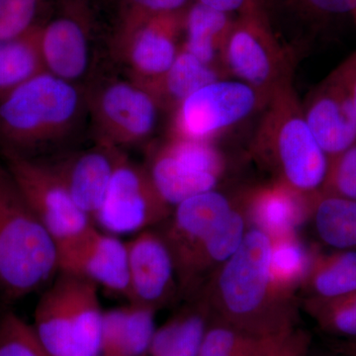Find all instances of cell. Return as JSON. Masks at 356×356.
<instances>
[{
	"label": "cell",
	"mask_w": 356,
	"mask_h": 356,
	"mask_svg": "<svg viewBox=\"0 0 356 356\" xmlns=\"http://www.w3.org/2000/svg\"><path fill=\"white\" fill-rule=\"evenodd\" d=\"M270 252V238L248 229L238 250L195 295L207 303L215 318L241 331L266 337L292 331L298 323V307L295 299L274 288Z\"/></svg>",
	"instance_id": "6da1fadb"
},
{
	"label": "cell",
	"mask_w": 356,
	"mask_h": 356,
	"mask_svg": "<svg viewBox=\"0 0 356 356\" xmlns=\"http://www.w3.org/2000/svg\"><path fill=\"white\" fill-rule=\"evenodd\" d=\"M252 153L295 191L314 197L324 186L330 159L311 132L293 81L277 89L264 107Z\"/></svg>",
	"instance_id": "7a4b0ae2"
},
{
	"label": "cell",
	"mask_w": 356,
	"mask_h": 356,
	"mask_svg": "<svg viewBox=\"0 0 356 356\" xmlns=\"http://www.w3.org/2000/svg\"><path fill=\"white\" fill-rule=\"evenodd\" d=\"M86 95L74 83L44 72L0 95L2 154L29 152L62 140L76 125Z\"/></svg>",
	"instance_id": "3957f363"
},
{
	"label": "cell",
	"mask_w": 356,
	"mask_h": 356,
	"mask_svg": "<svg viewBox=\"0 0 356 356\" xmlns=\"http://www.w3.org/2000/svg\"><path fill=\"white\" fill-rule=\"evenodd\" d=\"M58 273L57 242L0 163V295L17 301Z\"/></svg>",
	"instance_id": "277c9868"
},
{
	"label": "cell",
	"mask_w": 356,
	"mask_h": 356,
	"mask_svg": "<svg viewBox=\"0 0 356 356\" xmlns=\"http://www.w3.org/2000/svg\"><path fill=\"white\" fill-rule=\"evenodd\" d=\"M103 314L97 285L58 271L40 297L32 327L51 356H99Z\"/></svg>",
	"instance_id": "5b68a950"
},
{
	"label": "cell",
	"mask_w": 356,
	"mask_h": 356,
	"mask_svg": "<svg viewBox=\"0 0 356 356\" xmlns=\"http://www.w3.org/2000/svg\"><path fill=\"white\" fill-rule=\"evenodd\" d=\"M220 60L227 76L254 88L266 103L293 81L291 55L281 44L270 14L264 11L236 16Z\"/></svg>",
	"instance_id": "8992f818"
},
{
	"label": "cell",
	"mask_w": 356,
	"mask_h": 356,
	"mask_svg": "<svg viewBox=\"0 0 356 356\" xmlns=\"http://www.w3.org/2000/svg\"><path fill=\"white\" fill-rule=\"evenodd\" d=\"M266 102L248 84L227 77L199 88L172 111L170 138L213 142Z\"/></svg>",
	"instance_id": "52a82bcc"
},
{
	"label": "cell",
	"mask_w": 356,
	"mask_h": 356,
	"mask_svg": "<svg viewBox=\"0 0 356 356\" xmlns=\"http://www.w3.org/2000/svg\"><path fill=\"white\" fill-rule=\"evenodd\" d=\"M86 100L97 143L119 149L149 139L161 110L153 95L132 79L105 81Z\"/></svg>",
	"instance_id": "ba28073f"
},
{
	"label": "cell",
	"mask_w": 356,
	"mask_h": 356,
	"mask_svg": "<svg viewBox=\"0 0 356 356\" xmlns=\"http://www.w3.org/2000/svg\"><path fill=\"white\" fill-rule=\"evenodd\" d=\"M172 209L159 195L146 165L134 163L122 153L92 222L112 235H136L163 224Z\"/></svg>",
	"instance_id": "9c48e42d"
},
{
	"label": "cell",
	"mask_w": 356,
	"mask_h": 356,
	"mask_svg": "<svg viewBox=\"0 0 356 356\" xmlns=\"http://www.w3.org/2000/svg\"><path fill=\"white\" fill-rule=\"evenodd\" d=\"M3 158L25 200L57 245L76 238L95 225L74 202L51 163L15 154H3Z\"/></svg>",
	"instance_id": "30bf717a"
},
{
	"label": "cell",
	"mask_w": 356,
	"mask_h": 356,
	"mask_svg": "<svg viewBox=\"0 0 356 356\" xmlns=\"http://www.w3.org/2000/svg\"><path fill=\"white\" fill-rule=\"evenodd\" d=\"M58 271L91 281L111 294L127 299V243L91 226L81 235L58 245Z\"/></svg>",
	"instance_id": "8fae6325"
},
{
	"label": "cell",
	"mask_w": 356,
	"mask_h": 356,
	"mask_svg": "<svg viewBox=\"0 0 356 356\" xmlns=\"http://www.w3.org/2000/svg\"><path fill=\"white\" fill-rule=\"evenodd\" d=\"M127 247L128 303L156 312L168 306L179 293V285L175 259L161 232H140Z\"/></svg>",
	"instance_id": "7c38bea8"
},
{
	"label": "cell",
	"mask_w": 356,
	"mask_h": 356,
	"mask_svg": "<svg viewBox=\"0 0 356 356\" xmlns=\"http://www.w3.org/2000/svg\"><path fill=\"white\" fill-rule=\"evenodd\" d=\"M90 14L86 0H67L64 8L40 25L39 41L47 72L74 83L90 62Z\"/></svg>",
	"instance_id": "4fadbf2b"
},
{
	"label": "cell",
	"mask_w": 356,
	"mask_h": 356,
	"mask_svg": "<svg viewBox=\"0 0 356 356\" xmlns=\"http://www.w3.org/2000/svg\"><path fill=\"white\" fill-rule=\"evenodd\" d=\"M185 13L159 16L113 40L115 53L127 65L132 81L151 83L172 67L181 49L178 39L184 32Z\"/></svg>",
	"instance_id": "5bb4252c"
},
{
	"label": "cell",
	"mask_w": 356,
	"mask_h": 356,
	"mask_svg": "<svg viewBox=\"0 0 356 356\" xmlns=\"http://www.w3.org/2000/svg\"><path fill=\"white\" fill-rule=\"evenodd\" d=\"M235 206V201L215 189L186 199L173 207L172 214L159 231L175 259L177 280L198 248L226 220Z\"/></svg>",
	"instance_id": "9a60e30c"
},
{
	"label": "cell",
	"mask_w": 356,
	"mask_h": 356,
	"mask_svg": "<svg viewBox=\"0 0 356 356\" xmlns=\"http://www.w3.org/2000/svg\"><path fill=\"white\" fill-rule=\"evenodd\" d=\"M314 137L331 159L356 143V118L350 92L334 69L302 103Z\"/></svg>",
	"instance_id": "2e32d148"
},
{
	"label": "cell",
	"mask_w": 356,
	"mask_h": 356,
	"mask_svg": "<svg viewBox=\"0 0 356 356\" xmlns=\"http://www.w3.org/2000/svg\"><path fill=\"white\" fill-rule=\"evenodd\" d=\"M315 197V196H314ZM289 185L274 179L252 187L240 199L250 228L264 232L270 238L298 233L311 216L312 201Z\"/></svg>",
	"instance_id": "e0dca14e"
},
{
	"label": "cell",
	"mask_w": 356,
	"mask_h": 356,
	"mask_svg": "<svg viewBox=\"0 0 356 356\" xmlns=\"http://www.w3.org/2000/svg\"><path fill=\"white\" fill-rule=\"evenodd\" d=\"M122 153L97 143L92 149L51 163L74 202L91 220L103 202Z\"/></svg>",
	"instance_id": "ac0fdd59"
},
{
	"label": "cell",
	"mask_w": 356,
	"mask_h": 356,
	"mask_svg": "<svg viewBox=\"0 0 356 356\" xmlns=\"http://www.w3.org/2000/svg\"><path fill=\"white\" fill-rule=\"evenodd\" d=\"M248 226L242 206L236 203L229 216L206 238L178 275L179 293L187 298L194 296L208 278L238 250L250 229Z\"/></svg>",
	"instance_id": "d6986e66"
},
{
	"label": "cell",
	"mask_w": 356,
	"mask_h": 356,
	"mask_svg": "<svg viewBox=\"0 0 356 356\" xmlns=\"http://www.w3.org/2000/svg\"><path fill=\"white\" fill-rule=\"evenodd\" d=\"M156 311L135 304L104 311L99 356H146Z\"/></svg>",
	"instance_id": "ffe728a7"
},
{
	"label": "cell",
	"mask_w": 356,
	"mask_h": 356,
	"mask_svg": "<svg viewBox=\"0 0 356 356\" xmlns=\"http://www.w3.org/2000/svg\"><path fill=\"white\" fill-rule=\"evenodd\" d=\"M156 327L146 356H198L214 315L198 295Z\"/></svg>",
	"instance_id": "44dd1931"
},
{
	"label": "cell",
	"mask_w": 356,
	"mask_h": 356,
	"mask_svg": "<svg viewBox=\"0 0 356 356\" xmlns=\"http://www.w3.org/2000/svg\"><path fill=\"white\" fill-rule=\"evenodd\" d=\"M224 77L228 76L221 67L204 64L181 47L172 67L163 76L140 86L153 95L161 110L172 112L199 88Z\"/></svg>",
	"instance_id": "7402d4cb"
},
{
	"label": "cell",
	"mask_w": 356,
	"mask_h": 356,
	"mask_svg": "<svg viewBox=\"0 0 356 356\" xmlns=\"http://www.w3.org/2000/svg\"><path fill=\"white\" fill-rule=\"evenodd\" d=\"M146 168L159 195L172 208L198 194L215 191L220 180L178 161L163 145L152 152Z\"/></svg>",
	"instance_id": "603a6c76"
},
{
	"label": "cell",
	"mask_w": 356,
	"mask_h": 356,
	"mask_svg": "<svg viewBox=\"0 0 356 356\" xmlns=\"http://www.w3.org/2000/svg\"><path fill=\"white\" fill-rule=\"evenodd\" d=\"M236 16L192 2L184 15L185 40L182 48L204 64L222 70L220 60L222 47Z\"/></svg>",
	"instance_id": "cb8c5ba5"
},
{
	"label": "cell",
	"mask_w": 356,
	"mask_h": 356,
	"mask_svg": "<svg viewBox=\"0 0 356 356\" xmlns=\"http://www.w3.org/2000/svg\"><path fill=\"white\" fill-rule=\"evenodd\" d=\"M300 290L306 298L332 299L356 292V250L323 254L315 250Z\"/></svg>",
	"instance_id": "d4e9b609"
},
{
	"label": "cell",
	"mask_w": 356,
	"mask_h": 356,
	"mask_svg": "<svg viewBox=\"0 0 356 356\" xmlns=\"http://www.w3.org/2000/svg\"><path fill=\"white\" fill-rule=\"evenodd\" d=\"M310 220L325 245L356 250V201L320 192L312 201Z\"/></svg>",
	"instance_id": "484cf974"
},
{
	"label": "cell",
	"mask_w": 356,
	"mask_h": 356,
	"mask_svg": "<svg viewBox=\"0 0 356 356\" xmlns=\"http://www.w3.org/2000/svg\"><path fill=\"white\" fill-rule=\"evenodd\" d=\"M270 276L282 296L295 299V292L305 280L315 248H310L298 233L270 238Z\"/></svg>",
	"instance_id": "4316f807"
},
{
	"label": "cell",
	"mask_w": 356,
	"mask_h": 356,
	"mask_svg": "<svg viewBox=\"0 0 356 356\" xmlns=\"http://www.w3.org/2000/svg\"><path fill=\"white\" fill-rule=\"evenodd\" d=\"M40 25L20 38L0 42V95L47 72L39 41Z\"/></svg>",
	"instance_id": "83f0119b"
},
{
	"label": "cell",
	"mask_w": 356,
	"mask_h": 356,
	"mask_svg": "<svg viewBox=\"0 0 356 356\" xmlns=\"http://www.w3.org/2000/svg\"><path fill=\"white\" fill-rule=\"evenodd\" d=\"M287 334L273 337L254 336L214 317L198 356H268Z\"/></svg>",
	"instance_id": "f1b7e54d"
},
{
	"label": "cell",
	"mask_w": 356,
	"mask_h": 356,
	"mask_svg": "<svg viewBox=\"0 0 356 356\" xmlns=\"http://www.w3.org/2000/svg\"><path fill=\"white\" fill-rule=\"evenodd\" d=\"M304 310L321 331L337 341L356 343V292L332 299L306 298Z\"/></svg>",
	"instance_id": "f546056e"
},
{
	"label": "cell",
	"mask_w": 356,
	"mask_h": 356,
	"mask_svg": "<svg viewBox=\"0 0 356 356\" xmlns=\"http://www.w3.org/2000/svg\"><path fill=\"white\" fill-rule=\"evenodd\" d=\"M280 7L315 30L337 23L356 28V0H278L274 10Z\"/></svg>",
	"instance_id": "4dcf8cb0"
},
{
	"label": "cell",
	"mask_w": 356,
	"mask_h": 356,
	"mask_svg": "<svg viewBox=\"0 0 356 356\" xmlns=\"http://www.w3.org/2000/svg\"><path fill=\"white\" fill-rule=\"evenodd\" d=\"M118 22L114 38L119 39L159 16L184 13L194 0H116Z\"/></svg>",
	"instance_id": "1f68e13d"
},
{
	"label": "cell",
	"mask_w": 356,
	"mask_h": 356,
	"mask_svg": "<svg viewBox=\"0 0 356 356\" xmlns=\"http://www.w3.org/2000/svg\"><path fill=\"white\" fill-rule=\"evenodd\" d=\"M163 147L178 161L199 172L221 178L226 163L214 143L170 138Z\"/></svg>",
	"instance_id": "d6a6232c"
},
{
	"label": "cell",
	"mask_w": 356,
	"mask_h": 356,
	"mask_svg": "<svg viewBox=\"0 0 356 356\" xmlns=\"http://www.w3.org/2000/svg\"><path fill=\"white\" fill-rule=\"evenodd\" d=\"M0 356H51L32 325L13 312L0 318Z\"/></svg>",
	"instance_id": "836d02e7"
},
{
	"label": "cell",
	"mask_w": 356,
	"mask_h": 356,
	"mask_svg": "<svg viewBox=\"0 0 356 356\" xmlns=\"http://www.w3.org/2000/svg\"><path fill=\"white\" fill-rule=\"evenodd\" d=\"M40 0H0V42L20 38L37 27Z\"/></svg>",
	"instance_id": "e575fe53"
},
{
	"label": "cell",
	"mask_w": 356,
	"mask_h": 356,
	"mask_svg": "<svg viewBox=\"0 0 356 356\" xmlns=\"http://www.w3.org/2000/svg\"><path fill=\"white\" fill-rule=\"evenodd\" d=\"M322 193L356 201V143L330 159Z\"/></svg>",
	"instance_id": "d590c367"
},
{
	"label": "cell",
	"mask_w": 356,
	"mask_h": 356,
	"mask_svg": "<svg viewBox=\"0 0 356 356\" xmlns=\"http://www.w3.org/2000/svg\"><path fill=\"white\" fill-rule=\"evenodd\" d=\"M211 8L217 9L233 15L248 11H264L273 17L274 8L278 0H194Z\"/></svg>",
	"instance_id": "8d00e7d4"
},
{
	"label": "cell",
	"mask_w": 356,
	"mask_h": 356,
	"mask_svg": "<svg viewBox=\"0 0 356 356\" xmlns=\"http://www.w3.org/2000/svg\"><path fill=\"white\" fill-rule=\"evenodd\" d=\"M311 346V334L297 327L281 339L268 356H309Z\"/></svg>",
	"instance_id": "74e56055"
},
{
	"label": "cell",
	"mask_w": 356,
	"mask_h": 356,
	"mask_svg": "<svg viewBox=\"0 0 356 356\" xmlns=\"http://www.w3.org/2000/svg\"><path fill=\"white\" fill-rule=\"evenodd\" d=\"M336 70L350 92L356 118V51L344 60Z\"/></svg>",
	"instance_id": "f35d334b"
},
{
	"label": "cell",
	"mask_w": 356,
	"mask_h": 356,
	"mask_svg": "<svg viewBox=\"0 0 356 356\" xmlns=\"http://www.w3.org/2000/svg\"><path fill=\"white\" fill-rule=\"evenodd\" d=\"M332 350H336L343 356H356V343L337 341Z\"/></svg>",
	"instance_id": "ab89813d"
},
{
	"label": "cell",
	"mask_w": 356,
	"mask_h": 356,
	"mask_svg": "<svg viewBox=\"0 0 356 356\" xmlns=\"http://www.w3.org/2000/svg\"><path fill=\"white\" fill-rule=\"evenodd\" d=\"M313 356H343V355H339V353H337L336 350H332L330 351H325V353H318V355H315Z\"/></svg>",
	"instance_id": "60d3db41"
},
{
	"label": "cell",
	"mask_w": 356,
	"mask_h": 356,
	"mask_svg": "<svg viewBox=\"0 0 356 356\" xmlns=\"http://www.w3.org/2000/svg\"><path fill=\"white\" fill-rule=\"evenodd\" d=\"M110 1H116V0H110Z\"/></svg>",
	"instance_id": "b9f144b4"
}]
</instances>
